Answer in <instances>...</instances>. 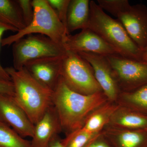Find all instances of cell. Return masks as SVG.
Here are the masks:
<instances>
[{
	"mask_svg": "<svg viewBox=\"0 0 147 147\" xmlns=\"http://www.w3.org/2000/svg\"><path fill=\"white\" fill-rule=\"evenodd\" d=\"M61 76L69 88L81 94L102 92L91 66L77 53L67 51L62 62Z\"/></svg>",
	"mask_w": 147,
	"mask_h": 147,
	"instance_id": "cell-7",
	"label": "cell"
},
{
	"mask_svg": "<svg viewBox=\"0 0 147 147\" xmlns=\"http://www.w3.org/2000/svg\"><path fill=\"white\" fill-rule=\"evenodd\" d=\"M107 125L122 129L147 130V115L119 105Z\"/></svg>",
	"mask_w": 147,
	"mask_h": 147,
	"instance_id": "cell-15",
	"label": "cell"
},
{
	"mask_svg": "<svg viewBox=\"0 0 147 147\" xmlns=\"http://www.w3.org/2000/svg\"><path fill=\"white\" fill-rule=\"evenodd\" d=\"M117 103L147 115V85L128 92H121Z\"/></svg>",
	"mask_w": 147,
	"mask_h": 147,
	"instance_id": "cell-18",
	"label": "cell"
},
{
	"mask_svg": "<svg viewBox=\"0 0 147 147\" xmlns=\"http://www.w3.org/2000/svg\"><path fill=\"white\" fill-rule=\"evenodd\" d=\"M98 134L89 133L80 129L66 135L65 139H62L63 146L85 147Z\"/></svg>",
	"mask_w": 147,
	"mask_h": 147,
	"instance_id": "cell-21",
	"label": "cell"
},
{
	"mask_svg": "<svg viewBox=\"0 0 147 147\" xmlns=\"http://www.w3.org/2000/svg\"><path fill=\"white\" fill-rule=\"evenodd\" d=\"M0 121L23 138L33 137L34 125L12 96L0 94Z\"/></svg>",
	"mask_w": 147,
	"mask_h": 147,
	"instance_id": "cell-11",
	"label": "cell"
},
{
	"mask_svg": "<svg viewBox=\"0 0 147 147\" xmlns=\"http://www.w3.org/2000/svg\"><path fill=\"white\" fill-rule=\"evenodd\" d=\"M89 0H70L67 11L66 30L67 34L77 30L87 28L90 16Z\"/></svg>",
	"mask_w": 147,
	"mask_h": 147,
	"instance_id": "cell-16",
	"label": "cell"
},
{
	"mask_svg": "<svg viewBox=\"0 0 147 147\" xmlns=\"http://www.w3.org/2000/svg\"><path fill=\"white\" fill-rule=\"evenodd\" d=\"M89 28L117 51L119 55L142 61V51L129 36L118 19H114L94 1H90Z\"/></svg>",
	"mask_w": 147,
	"mask_h": 147,
	"instance_id": "cell-3",
	"label": "cell"
},
{
	"mask_svg": "<svg viewBox=\"0 0 147 147\" xmlns=\"http://www.w3.org/2000/svg\"><path fill=\"white\" fill-rule=\"evenodd\" d=\"M48 147H63L62 144V139L59 135L53 139Z\"/></svg>",
	"mask_w": 147,
	"mask_h": 147,
	"instance_id": "cell-27",
	"label": "cell"
},
{
	"mask_svg": "<svg viewBox=\"0 0 147 147\" xmlns=\"http://www.w3.org/2000/svg\"><path fill=\"white\" fill-rule=\"evenodd\" d=\"M62 131L59 120L53 105L34 125L31 141L32 147H48L50 142Z\"/></svg>",
	"mask_w": 147,
	"mask_h": 147,
	"instance_id": "cell-13",
	"label": "cell"
},
{
	"mask_svg": "<svg viewBox=\"0 0 147 147\" xmlns=\"http://www.w3.org/2000/svg\"><path fill=\"white\" fill-rule=\"evenodd\" d=\"M101 132L113 147H147V130L122 129L106 125Z\"/></svg>",
	"mask_w": 147,
	"mask_h": 147,
	"instance_id": "cell-14",
	"label": "cell"
},
{
	"mask_svg": "<svg viewBox=\"0 0 147 147\" xmlns=\"http://www.w3.org/2000/svg\"><path fill=\"white\" fill-rule=\"evenodd\" d=\"M121 92L132 91L147 85V63L118 55L107 56Z\"/></svg>",
	"mask_w": 147,
	"mask_h": 147,
	"instance_id": "cell-8",
	"label": "cell"
},
{
	"mask_svg": "<svg viewBox=\"0 0 147 147\" xmlns=\"http://www.w3.org/2000/svg\"><path fill=\"white\" fill-rule=\"evenodd\" d=\"M66 29L67 16L70 0H47Z\"/></svg>",
	"mask_w": 147,
	"mask_h": 147,
	"instance_id": "cell-22",
	"label": "cell"
},
{
	"mask_svg": "<svg viewBox=\"0 0 147 147\" xmlns=\"http://www.w3.org/2000/svg\"><path fill=\"white\" fill-rule=\"evenodd\" d=\"M67 51L73 53H91L105 56L118 55L112 46L89 28L76 34L67 35L63 43Z\"/></svg>",
	"mask_w": 147,
	"mask_h": 147,
	"instance_id": "cell-10",
	"label": "cell"
},
{
	"mask_svg": "<svg viewBox=\"0 0 147 147\" xmlns=\"http://www.w3.org/2000/svg\"><path fill=\"white\" fill-rule=\"evenodd\" d=\"M63 57H47L34 60L27 63L24 67L36 81L53 91L61 76Z\"/></svg>",
	"mask_w": 147,
	"mask_h": 147,
	"instance_id": "cell-12",
	"label": "cell"
},
{
	"mask_svg": "<svg viewBox=\"0 0 147 147\" xmlns=\"http://www.w3.org/2000/svg\"><path fill=\"white\" fill-rule=\"evenodd\" d=\"M108 100L102 92L84 95L72 90L61 77L53 90L52 105L66 135L82 128L90 114Z\"/></svg>",
	"mask_w": 147,
	"mask_h": 147,
	"instance_id": "cell-1",
	"label": "cell"
},
{
	"mask_svg": "<svg viewBox=\"0 0 147 147\" xmlns=\"http://www.w3.org/2000/svg\"><path fill=\"white\" fill-rule=\"evenodd\" d=\"M13 67L24 68L30 61L47 57H63L67 51L63 45L43 35H28L12 44Z\"/></svg>",
	"mask_w": 147,
	"mask_h": 147,
	"instance_id": "cell-6",
	"label": "cell"
},
{
	"mask_svg": "<svg viewBox=\"0 0 147 147\" xmlns=\"http://www.w3.org/2000/svg\"><path fill=\"white\" fill-rule=\"evenodd\" d=\"M0 94L14 95V86L11 81L0 80Z\"/></svg>",
	"mask_w": 147,
	"mask_h": 147,
	"instance_id": "cell-26",
	"label": "cell"
},
{
	"mask_svg": "<svg viewBox=\"0 0 147 147\" xmlns=\"http://www.w3.org/2000/svg\"><path fill=\"white\" fill-rule=\"evenodd\" d=\"M142 61L147 63V47L142 52Z\"/></svg>",
	"mask_w": 147,
	"mask_h": 147,
	"instance_id": "cell-28",
	"label": "cell"
},
{
	"mask_svg": "<svg viewBox=\"0 0 147 147\" xmlns=\"http://www.w3.org/2000/svg\"><path fill=\"white\" fill-rule=\"evenodd\" d=\"M32 5L34 14L30 24L16 34L2 39V46L12 45L18 40L32 34L46 36L63 45L65 37L68 35L66 29L47 0H33Z\"/></svg>",
	"mask_w": 147,
	"mask_h": 147,
	"instance_id": "cell-4",
	"label": "cell"
},
{
	"mask_svg": "<svg viewBox=\"0 0 147 147\" xmlns=\"http://www.w3.org/2000/svg\"><path fill=\"white\" fill-rule=\"evenodd\" d=\"M0 21L18 31L26 27L17 0H0Z\"/></svg>",
	"mask_w": 147,
	"mask_h": 147,
	"instance_id": "cell-19",
	"label": "cell"
},
{
	"mask_svg": "<svg viewBox=\"0 0 147 147\" xmlns=\"http://www.w3.org/2000/svg\"><path fill=\"white\" fill-rule=\"evenodd\" d=\"M98 5L117 18L142 50L147 47V7L131 5L128 0H98Z\"/></svg>",
	"mask_w": 147,
	"mask_h": 147,
	"instance_id": "cell-5",
	"label": "cell"
},
{
	"mask_svg": "<svg viewBox=\"0 0 147 147\" xmlns=\"http://www.w3.org/2000/svg\"><path fill=\"white\" fill-rule=\"evenodd\" d=\"M20 8L24 23L26 26L32 22L34 14L32 1L17 0Z\"/></svg>",
	"mask_w": 147,
	"mask_h": 147,
	"instance_id": "cell-23",
	"label": "cell"
},
{
	"mask_svg": "<svg viewBox=\"0 0 147 147\" xmlns=\"http://www.w3.org/2000/svg\"><path fill=\"white\" fill-rule=\"evenodd\" d=\"M0 147H32L11 127L0 121Z\"/></svg>",
	"mask_w": 147,
	"mask_h": 147,
	"instance_id": "cell-20",
	"label": "cell"
},
{
	"mask_svg": "<svg viewBox=\"0 0 147 147\" xmlns=\"http://www.w3.org/2000/svg\"><path fill=\"white\" fill-rule=\"evenodd\" d=\"M78 54L91 66L95 77L108 100L117 102L121 92L107 56L85 52Z\"/></svg>",
	"mask_w": 147,
	"mask_h": 147,
	"instance_id": "cell-9",
	"label": "cell"
},
{
	"mask_svg": "<svg viewBox=\"0 0 147 147\" xmlns=\"http://www.w3.org/2000/svg\"><path fill=\"white\" fill-rule=\"evenodd\" d=\"M7 31H11L16 32H18L17 29L0 21V46H1V42L2 37L4 32ZM0 80L11 81L10 76L6 71L5 69L1 65V63H0Z\"/></svg>",
	"mask_w": 147,
	"mask_h": 147,
	"instance_id": "cell-24",
	"label": "cell"
},
{
	"mask_svg": "<svg viewBox=\"0 0 147 147\" xmlns=\"http://www.w3.org/2000/svg\"><path fill=\"white\" fill-rule=\"evenodd\" d=\"M5 69L13 84L14 100L34 125L52 105L53 91L36 81L25 67Z\"/></svg>",
	"mask_w": 147,
	"mask_h": 147,
	"instance_id": "cell-2",
	"label": "cell"
},
{
	"mask_svg": "<svg viewBox=\"0 0 147 147\" xmlns=\"http://www.w3.org/2000/svg\"><path fill=\"white\" fill-rule=\"evenodd\" d=\"M119 106L117 102L108 101L90 114L81 129L92 134L100 133L108 125Z\"/></svg>",
	"mask_w": 147,
	"mask_h": 147,
	"instance_id": "cell-17",
	"label": "cell"
},
{
	"mask_svg": "<svg viewBox=\"0 0 147 147\" xmlns=\"http://www.w3.org/2000/svg\"><path fill=\"white\" fill-rule=\"evenodd\" d=\"M85 147H113L102 132L95 136Z\"/></svg>",
	"mask_w": 147,
	"mask_h": 147,
	"instance_id": "cell-25",
	"label": "cell"
}]
</instances>
